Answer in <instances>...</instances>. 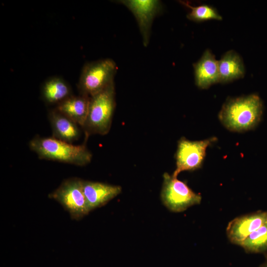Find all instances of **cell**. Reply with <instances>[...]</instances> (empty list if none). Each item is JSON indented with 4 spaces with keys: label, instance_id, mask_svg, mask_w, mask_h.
Instances as JSON below:
<instances>
[{
    "label": "cell",
    "instance_id": "6da1fadb",
    "mask_svg": "<svg viewBox=\"0 0 267 267\" xmlns=\"http://www.w3.org/2000/svg\"><path fill=\"white\" fill-rule=\"evenodd\" d=\"M263 106L255 94L228 99L223 105L219 118L228 130L242 132L254 129L261 120Z\"/></svg>",
    "mask_w": 267,
    "mask_h": 267
},
{
    "label": "cell",
    "instance_id": "7a4b0ae2",
    "mask_svg": "<svg viewBox=\"0 0 267 267\" xmlns=\"http://www.w3.org/2000/svg\"><path fill=\"white\" fill-rule=\"evenodd\" d=\"M29 147L40 159L83 166L89 164L92 154L85 142L75 145L53 137H34Z\"/></svg>",
    "mask_w": 267,
    "mask_h": 267
},
{
    "label": "cell",
    "instance_id": "3957f363",
    "mask_svg": "<svg viewBox=\"0 0 267 267\" xmlns=\"http://www.w3.org/2000/svg\"><path fill=\"white\" fill-rule=\"evenodd\" d=\"M114 83L90 97L87 120L82 128L86 138L92 134L105 135L110 131L115 107Z\"/></svg>",
    "mask_w": 267,
    "mask_h": 267
},
{
    "label": "cell",
    "instance_id": "277c9868",
    "mask_svg": "<svg viewBox=\"0 0 267 267\" xmlns=\"http://www.w3.org/2000/svg\"><path fill=\"white\" fill-rule=\"evenodd\" d=\"M117 69L115 62L109 58L86 64L78 84L80 94L90 97L104 90L114 83Z\"/></svg>",
    "mask_w": 267,
    "mask_h": 267
},
{
    "label": "cell",
    "instance_id": "5b68a950",
    "mask_svg": "<svg viewBox=\"0 0 267 267\" xmlns=\"http://www.w3.org/2000/svg\"><path fill=\"white\" fill-rule=\"evenodd\" d=\"M48 197L59 203L74 220H80L90 212L83 191V180L80 178L65 179L48 194Z\"/></svg>",
    "mask_w": 267,
    "mask_h": 267
},
{
    "label": "cell",
    "instance_id": "8992f818",
    "mask_svg": "<svg viewBox=\"0 0 267 267\" xmlns=\"http://www.w3.org/2000/svg\"><path fill=\"white\" fill-rule=\"evenodd\" d=\"M161 197L164 205L174 212H182L199 204L202 199L200 195L193 191L185 182L167 173L163 175Z\"/></svg>",
    "mask_w": 267,
    "mask_h": 267
},
{
    "label": "cell",
    "instance_id": "52a82bcc",
    "mask_svg": "<svg viewBox=\"0 0 267 267\" xmlns=\"http://www.w3.org/2000/svg\"><path fill=\"white\" fill-rule=\"evenodd\" d=\"M217 140L214 137L199 141L182 137L178 142L176 155V168L172 176L177 178L182 171H194L201 167L207 147Z\"/></svg>",
    "mask_w": 267,
    "mask_h": 267
},
{
    "label": "cell",
    "instance_id": "ba28073f",
    "mask_svg": "<svg viewBox=\"0 0 267 267\" xmlns=\"http://www.w3.org/2000/svg\"><path fill=\"white\" fill-rule=\"evenodd\" d=\"M120 1L135 16L143 44L146 46L149 43L153 19L162 9L161 3L159 0H124Z\"/></svg>",
    "mask_w": 267,
    "mask_h": 267
},
{
    "label": "cell",
    "instance_id": "9c48e42d",
    "mask_svg": "<svg viewBox=\"0 0 267 267\" xmlns=\"http://www.w3.org/2000/svg\"><path fill=\"white\" fill-rule=\"evenodd\" d=\"M267 222V212H259L237 217L230 222L226 234L233 244L240 245L253 232Z\"/></svg>",
    "mask_w": 267,
    "mask_h": 267
},
{
    "label": "cell",
    "instance_id": "30bf717a",
    "mask_svg": "<svg viewBox=\"0 0 267 267\" xmlns=\"http://www.w3.org/2000/svg\"><path fill=\"white\" fill-rule=\"evenodd\" d=\"M83 188L90 212L105 205L122 191L119 185L84 180Z\"/></svg>",
    "mask_w": 267,
    "mask_h": 267
},
{
    "label": "cell",
    "instance_id": "8fae6325",
    "mask_svg": "<svg viewBox=\"0 0 267 267\" xmlns=\"http://www.w3.org/2000/svg\"><path fill=\"white\" fill-rule=\"evenodd\" d=\"M193 67L195 84L199 88L207 89L219 82L218 61L210 50L205 51Z\"/></svg>",
    "mask_w": 267,
    "mask_h": 267
},
{
    "label": "cell",
    "instance_id": "7c38bea8",
    "mask_svg": "<svg viewBox=\"0 0 267 267\" xmlns=\"http://www.w3.org/2000/svg\"><path fill=\"white\" fill-rule=\"evenodd\" d=\"M48 119L52 137L70 143L79 138V125L55 109L49 111Z\"/></svg>",
    "mask_w": 267,
    "mask_h": 267
},
{
    "label": "cell",
    "instance_id": "4fadbf2b",
    "mask_svg": "<svg viewBox=\"0 0 267 267\" xmlns=\"http://www.w3.org/2000/svg\"><path fill=\"white\" fill-rule=\"evenodd\" d=\"M89 102L88 96L72 95L57 104L55 109L83 128L88 115Z\"/></svg>",
    "mask_w": 267,
    "mask_h": 267
},
{
    "label": "cell",
    "instance_id": "5bb4252c",
    "mask_svg": "<svg viewBox=\"0 0 267 267\" xmlns=\"http://www.w3.org/2000/svg\"><path fill=\"white\" fill-rule=\"evenodd\" d=\"M219 82L225 83L244 76L243 61L235 51H227L218 61Z\"/></svg>",
    "mask_w": 267,
    "mask_h": 267
},
{
    "label": "cell",
    "instance_id": "9a60e30c",
    "mask_svg": "<svg viewBox=\"0 0 267 267\" xmlns=\"http://www.w3.org/2000/svg\"><path fill=\"white\" fill-rule=\"evenodd\" d=\"M42 95L46 102L57 104L72 95L69 86L58 77L50 78L44 83Z\"/></svg>",
    "mask_w": 267,
    "mask_h": 267
},
{
    "label": "cell",
    "instance_id": "2e32d148",
    "mask_svg": "<svg viewBox=\"0 0 267 267\" xmlns=\"http://www.w3.org/2000/svg\"><path fill=\"white\" fill-rule=\"evenodd\" d=\"M241 246L249 253H262L267 251V222L251 233Z\"/></svg>",
    "mask_w": 267,
    "mask_h": 267
},
{
    "label": "cell",
    "instance_id": "e0dca14e",
    "mask_svg": "<svg viewBox=\"0 0 267 267\" xmlns=\"http://www.w3.org/2000/svg\"><path fill=\"white\" fill-rule=\"evenodd\" d=\"M179 2L191 9L187 15V17L192 21L201 22L210 19L221 20L222 19L216 9L211 6L203 4L192 6L188 1H179Z\"/></svg>",
    "mask_w": 267,
    "mask_h": 267
},
{
    "label": "cell",
    "instance_id": "ac0fdd59",
    "mask_svg": "<svg viewBox=\"0 0 267 267\" xmlns=\"http://www.w3.org/2000/svg\"><path fill=\"white\" fill-rule=\"evenodd\" d=\"M261 267H267V255L265 262L261 266Z\"/></svg>",
    "mask_w": 267,
    "mask_h": 267
}]
</instances>
